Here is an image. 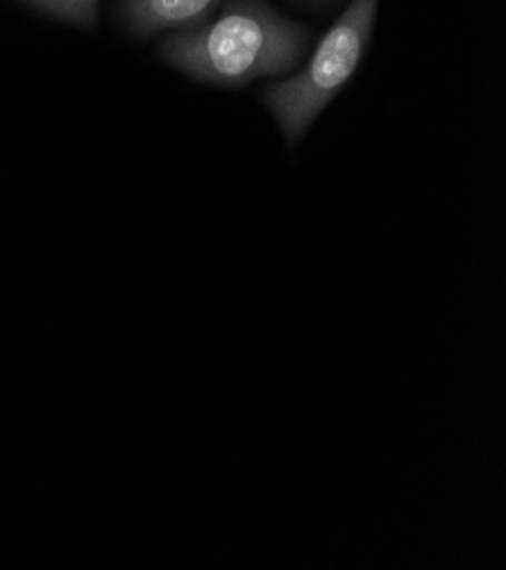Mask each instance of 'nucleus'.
<instances>
[{
	"label": "nucleus",
	"mask_w": 506,
	"mask_h": 570,
	"mask_svg": "<svg viewBox=\"0 0 506 570\" xmlns=\"http://www.w3.org/2000/svg\"><path fill=\"white\" fill-rule=\"evenodd\" d=\"M309 32L264 0H230L222 12L159 43L163 60L209 85L241 87L291 71Z\"/></svg>",
	"instance_id": "f257e3e1"
},
{
	"label": "nucleus",
	"mask_w": 506,
	"mask_h": 570,
	"mask_svg": "<svg viewBox=\"0 0 506 570\" xmlns=\"http://www.w3.org/2000/svg\"><path fill=\"white\" fill-rule=\"evenodd\" d=\"M379 0H353L316 46L309 65L266 89V107L296 146L329 100L353 78L368 48Z\"/></svg>",
	"instance_id": "f03ea898"
},
{
	"label": "nucleus",
	"mask_w": 506,
	"mask_h": 570,
	"mask_svg": "<svg viewBox=\"0 0 506 570\" xmlns=\"http://www.w3.org/2000/svg\"><path fill=\"white\" fill-rule=\"evenodd\" d=\"M222 0H123V21L137 37H150L163 30L196 28Z\"/></svg>",
	"instance_id": "7ed1b4c3"
},
{
	"label": "nucleus",
	"mask_w": 506,
	"mask_h": 570,
	"mask_svg": "<svg viewBox=\"0 0 506 570\" xmlns=\"http://www.w3.org/2000/svg\"><path fill=\"white\" fill-rule=\"evenodd\" d=\"M23 3L50 17H58L85 28L96 26L98 17V0H23Z\"/></svg>",
	"instance_id": "20e7f679"
},
{
	"label": "nucleus",
	"mask_w": 506,
	"mask_h": 570,
	"mask_svg": "<svg viewBox=\"0 0 506 570\" xmlns=\"http://www.w3.org/2000/svg\"><path fill=\"white\" fill-rule=\"evenodd\" d=\"M296 3H300V6H309V8H323V6L331 3V0H296Z\"/></svg>",
	"instance_id": "39448f33"
}]
</instances>
